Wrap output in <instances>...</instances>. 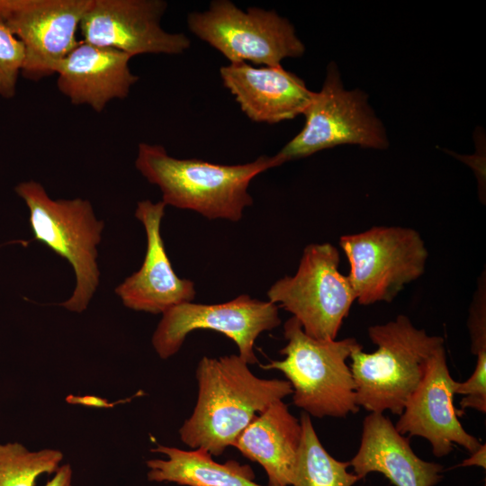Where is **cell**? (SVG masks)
Returning <instances> with one entry per match:
<instances>
[{"label":"cell","instance_id":"obj_19","mask_svg":"<svg viewBox=\"0 0 486 486\" xmlns=\"http://www.w3.org/2000/svg\"><path fill=\"white\" fill-rule=\"evenodd\" d=\"M150 451L167 456L166 460L147 461L150 482L186 486H261L254 482L255 473L249 465L234 460L217 463L211 454L202 449L186 451L158 445Z\"/></svg>","mask_w":486,"mask_h":486},{"label":"cell","instance_id":"obj_11","mask_svg":"<svg viewBox=\"0 0 486 486\" xmlns=\"http://www.w3.org/2000/svg\"><path fill=\"white\" fill-rule=\"evenodd\" d=\"M91 0H0V25L23 46V77L56 75L78 44L76 34Z\"/></svg>","mask_w":486,"mask_h":486},{"label":"cell","instance_id":"obj_26","mask_svg":"<svg viewBox=\"0 0 486 486\" xmlns=\"http://www.w3.org/2000/svg\"><path fill=\"white\" fill-rule=\"evenodd\" d=\"M67 401L68 403H76V404H84L87 406H94V407H104V408H110L112 405L108 403L107 400L101 399L99 397L95 396H73L69 395L67 397Z\"/></svg>","mask_w":486,"mask_h":486},{"label":"cell","instance_id":"obj_14","mask_svg":"<svg viewBox=\"0 0 486 486\" xmlns=\"http://www.w3.org/2000/svg\"><path fill=\"white\" fill-rule=\"evenodd\" d=\"M166 207L162 201L142 200L135 210L146 232L145 257L140 268L114 292L126 308L136 311L163 314L176 305L193 302L196 294L194 283L176 274L166 254L160 232Z\"/></svg>","mask_w":486,"mask_h":486},{"label":"cell","instance_id":"obj_21","mask_svg":"<svg viewBox=\"0 0 486 486\" xmlns=\"http://www.w3.org/2000/svg\"><path fill=\"white\" fill-rule=\"evenodd\" d=\"M62 459L57 449L30 451L18 442L0 444V486H34L39 476L55 473Z\"/></svg>","mask_w":486,"mask_h":486},{"label":"cell","instance_id":"obj_5","mask_svg":"<svg viewBox=\"0 0 486 486\" xmlns=\"http://www.w3.org/2000/svg\"><path fill=\"white\" fill-rule=\"evenodd\" d=\"M29 209L32 241H39L71 265L76 284L71 296L60 306L73 312L88 307L100 283L97 247L104 222L98 220L91 202L83 198L52 199L34 180L14 188Z\"/></svg>","mask_w":486,"mask_h":486},{"label":"cell","instance_id":"obj_9","mask_svg":"<svg viewBox=\"0 0 486 486\" xmlns=\"http://www.w3.org/2000/svg\"><path fill=\"white\" fill-rule=\"evenodd\" d=\"M340 248L350 266L347 275L362 305L392 302L425 272L428 256L419 233L404 227H372L342 236Z\"/></svg>","mask_w":486,"mask_h":486},{"label":"cell","instance_id":"obj_27","mask_svg":"<svg viewBox=\"0 0 486 486\" xmlns=\"http://www.w3.org/2000/svg\"><path fill=\"white\" fill-rule=\"evenodd\" d=\"M485 455L486 446L483 444L481 445L475 452L471 454V456L468 459L464 461L462 466L479 465L485 468Z\"/></svg>","mask_w":486,"mask_h":486},{"label":"cell","instance_id":"obj_10","mask_svg":"<svg viewBox=\"0 0 486 486\" xmlns=\"http://www.w3.org/2000/svg\"><path fill=\"white\" fill-rule=\"evenodd\" d=\"M278 309L268 300L248 294L218 304L181 303L162 314L152 336V346L161 359H167L180 350L189 333L213 330L230 338L238 346V356L254 364L257 363L254 352L256 338L281 324Z\"/></svg>","mask_w":486,"mask_h":486},{"label":"cell","instance_id":"obj_7","mask_svg":"<svg viewBox=\"0 0 486 486\" xmlns=\"http://www.w3.org/2000/svg\"><path fill=\"white\" fill-rule=\"evenodd\" d=\"M339 252L330 243L308 245L294 275L273 284L268 301L292 314L310 338L337 339L356 295L348 277L339 272Z\"/></svg>","mask_w":486,"mask_h":486},{"label":"cell","instance_id":"obj_3","mask_svg":"<svg viewBox=\"0 0 486 486\" xmlns=\"http://www.w3.org/2000/svg\"><path fill=\"white\" fill-rule=\"evenodd\" d=\"M368 336L377 349L365 353L360 345L349 357L356 403L370 412L400 416L444 339L417 328L403 314L369 327Z\"/></svg>","mask_w":486,"mask_h":486},{"label":"cell","instance_id":"obj_4","mask_svg":"<svg viewBox=\"0 0 486 486\" xmlns=\"http://www.w3.org/2000/svg\"><path fill=\"white\" fill-rule=\"evenodd\" d=\"M284 336L287 344L279 353L284 358L261 367L284 374L292 388L293 404L320 418L356 413V383L346 359L360 344L354 338L314 339L294 317L285 321Z\"/></svg>","mask_w":486,"mask_h":486},{"label":"cell","instance_id":"obj_25","mask_svg":"<svg viewBox=\"0 0 486 486\" xmlns=\"http://www.w3.org/2000/svg\"><path fill=\"white\" fill-rule=\"evenodd\" d=\"M72 468L69 464L58 467L54 477L45 486H72Z\"/></svg>","mask_w":486,"mask_h":486},{"label":"cell","instance_id":"obj_8","mask_svg":"<svg viewBox=\"0 0 486 486\" xmlns=\"http://www.w3.org/2000/svg\"><path fill=\"white\" fill-rule=\"evenodd\" d=\"M302 130L275 154L281 164L344 144L384 149L385 128L362 90H346L335 62L327 67L321 89L303 113Z\"/></svg>","mask_w":486,"mask_h":486},{"label":"cell","instance_id":"obj_20","mask_svg":"<svg viewBox=\"0 0 486 486\" xmlns=\"http://www.w3.org/2000/svg\"><path fill=\"white\" fill-rule=\"evenodd\" d=\"M302 442L291 486H352L359 478L347 472L349 462L332 457L320 443L310 417L302 412L300 418Z\"/></svg>","mask_w":486,"mask_h":486},{"label":"cell","instance_id":"obj_2","mask_svg":"<svg viewBox=\"0 0 486 486\" xmlns=\"http://www.w3.org/2000/svg\"><path fill=\"white\" fill-rule=\"evenodd\" d=\"M276 155H261L252 162L222 165L196 158L170 156L165 147L140 142L135 167L162 194L167 206L194 211L208 220L238 221L253 198L251 181L259 174L281 166Z\"/></svg>","mask_w":486,"mask_h":486},{"label":"cell","instance_id":"obj_18","mask_svg":"<svg viewBox=\"0 0 486 486\" xmlns=\"http://www.w3.org/2000/svg\"><path fill=\"white\" fill-rule=\"evenodd\" d=\"M301 442V422L280 400L256 415L232 446L265 469L268 486H291Z\"/></svg>","mask_w":486,"mask_h":486},{"label":"cell","instance_id":"obj_13","mask_svg":"<svg viewBox=\"0 0 486 486\" xmlns=\"http://www.w3.org/2000/svg\"><path fill=\"white\" fill-rule=\"evenodd\" d=\"M456 381L450 374L444 346L430 357L420 383L407 400L395 428L401 435L427 439L436 457L448 454L454 444L470 454L482 445L462 426L454 407Z\"/></svg>","mask_w":486,"mask_h":486},{"label":"cell","instance_id":"obj_23","mask_svg":"<svg viewBox=\"0 0 486 486\" xmlns=\"http://www.w3.org/2000/svg\"><path fill=\"white\" fill-rule=\"evenodd\" d=\"M454 393L463 395L461 413L466 408L486 412V354L477 355L473 373L465 382H456Z\"/></svg>","mask_w":486,"mask_h":486},{"label":"cell","instance_id":"obj_24","mask_svg":"<svg viewBox=\"0 0 486 486\" xmlns=\"http://www.w3.org/2000/svg\"><path fill=\"white\" fill-rule=\"evenodd\" d=\"M485 284H480L469 311L468 328L473 355L486 353Z\"/></svg>","mask_w":486,"mask_h":486},{"label":"cell","instance_id":"obj_12","mask_svg":"<svg viewBox=\"0 0 486 486\" xmlns=\"http://www.w3.org/2000/svg\"><path fill=\"white\" fill-rule=\"evenodd\" d=\"M164 0H91L79 30L86 43L113 49L131 58L142 54L180 55L191 46L183 32L161 26Z\"/></svg>","mask_w":486,"mask_h":486},{"label":"cell","instance_id":"obj_16","mask_svg":"<svg viewBox=\"0 0 486 486\" xmlns=\"http://www.w3.org/2000/svg\"><path fill=\"white\" fill-rule=\"evenodd\" d=\"M131 57L80 40L59 64L58 91L74 105L101 112L114 99L128 97L140 77L130 68Z\"/></svg>","mask_w":486,"mask_h":486},{"label":"cell","instance_id":"obj_15","mask_svg":"<svg viewBox=\"0 0 486 486\" xmlns=\"http://www.w3.org/2000/svg\"><path fill=\"white\" fill-rule=\"evenodd\" d=\"M220 76L241 111L255 122L274 124L303 115L314 94L282 65L229 63L220 68Z\"/></svg>","mask_w":486,"mask_h":486},{"label":"cell","instance_id":"obj_1","mask_svg":"<svg viewBox=\"0 0 486 486\" xmlns=\"http://www.w3.org/2000/svg\"><path fill=\"white\" fill-rule=\"evenodd\" d=\"M196 380V404L178 432L184 444L214 456L232 446L256 415L292 393L287 380L256 376L238 355L203 356Z\"/></svg>","mask_w":486,"mask_h":486},{"label":"cell","instance_id":"obj_6","mask_svg":"<svg viewBox=\"0 0 486 486\" xmlns=\"http://www.w3.org/2000/svg\"><path fill=\"white\" fill-rule=\"evenodd\" d=\"M187 26L230 63L276 67L283 59L299 58L305 52L294 26L274 10H242L230 0H214L207 10L190 13Z\"/></svg>","mask_w":486,"mask_h":486},{"label":"cell","instance_id":"obj_17","mask_svg":"<svg viewBox=\"0 0 486 486\" xmlns=\"http://www.w3.org/2000/svg\"><path fill=\"white\" fill-rule=\"evenodd\" d=\"M405 437L383 413L370 412L363 422L360 446L351 459L355 474L372 472L387 477L395 486H433L441 479L442 465L419 458Z\"/></svg>","mask_w":486,"mask_h":486},{"label":"cell","instance_id":"obj_22","mask_svg":"<svg viewBox=\"0 0 486 486\" xmlns=\"http://www.w3.org/2000/svg\"><path fill=\"white\" fill-rule=\"evenodd\" d=\"M24 59L23 46L6 28L0 25V96L13 98Z\"/></svg>","mask_w":486,"mask_h":486}]
</instances>
